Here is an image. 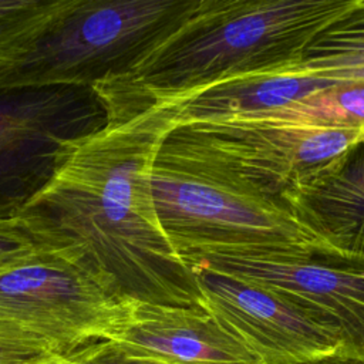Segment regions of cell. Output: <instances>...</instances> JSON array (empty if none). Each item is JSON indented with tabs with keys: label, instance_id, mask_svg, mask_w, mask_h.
Returning <instances> with one entry per match:
<instances>
[{
	"label": "cell",
	"instance_id": "6da1fadb",
	"mask_svg": "<svg viewBox=\"0 0 364 364\" xmlns=\"http://www.w3.org/2000/svg\"><path fill=\"white\" fill-rule=\"evenodd\" d=\"M91 88L105 124L63 145L50 182L16 219L38 247L124 303L205 307L193 270L161 228L151 191L156 151L176 125L173 102L117 81Z\"/></svg>",
	"mask_w": 364,
	"mask_h": 364
},
{
	"label": "cell",
	"instance_id": "7a4b0ae2",
	"mask_svg": "<svg viewBox=\"0 0 364 364\" xmlns=\"http://www.w3.org/2000/svg\"><path fill=\"white\" fill-rule=\"evenodd\" d=\"M354 0H200L144 64L119 78L156 101L294 64Z\"/></svg>",
	"mask_w": 364,
	"mask_h": 364
},
{
	"label": "cell",
	"instance_id": "3957f363",
	"mask_svg": "<svg viewBox=\"0 0 364 364\" xmlns=\"http://www.w3.org/2000/svg\"><path fill=\"white\" fill-rule=\"evenodd\" d=\"M363 138L357 129L193 122L166 132L154 164L287 210L291 195L327 173Z\"/></svg>",
	"mask_w": 364,
	"mask_h": 364
},
{
	"label": "cell",
	"instance_id": "277c9868",
	"mask_svg": "<svg viewBox=\"0 0 364 364\" xmlns=\"http://www.w3.org/2000/svg\"><path fill=\"white\" fill-rule=\"evenodd\" d=\"M199 1L75 0L20 61L0 74V90L92 87L131 77Z\"/></svg>",
	"mask_w": 364,
	"mask_h": 364
},
{
	"label": "cell",
	"instance_id": "5b68a950",
	"mask_svg": "<svg viewBox=\"0 0 364 364\" xmlns=\"http://www.w3.org/2000/svg\"><path fill=\"white\" fill-rule=\"evenodd\" d=\"M158 220L182 260L206 253H304L327 247L287 210L152 164Z\"/></svg>",
	"mask_w": 364,
	"mask_h": 364
},
{
	"label": "cell",
	"instance_id": "8992f818",
	"mask_svg": "<svg viewBox=\"0 0 364 364\" xmlns=\"http://www.w3.org/2000/svg\"><path fill=\"white\" fill-rule=\"evenodd\" d=\"M104 107L91 87L0 90V219H13L51 179L67 141L100 129Z\"/></svg>",
	"mask_w": 364,
	"mask_h": 364
},
{
	"label": "cell",
	"instance_id": "52a82bcc",
	"mask_svg": "<svg viewBox=\"0 0 364 364\" xmlns=\"http://www.w3.org/2000/svg\"><path fill=\"white\" fill-rule=\"evenodd\" d=\"M129 304L41 247L0 272V318L44 338L61 353L108 338Z\"/></svg>",
	"mask_w": 364,
	"mask_h": 364
},
{
	"label": "cell",
	"instance_id": "ba28073f",
	"mask_svg": "<svg viewBox=\"0 0 364 364\" xmlns=\"http://www.w3.org/2000/svg\"><path fill=\"white\" fill-rule=\"evenodd\" d=\"M264 287L333 326L364 358V259L330 247L304 253H206L183 260Z\"/></svg>",
	"mask_w": 364,
	"mask_h": 364
},
{
	"label": "cell",
	"instance_id": "9c48e42d",
	"mask_svg": "<svg viewBox=\"0 0 364 364\" xmlns=\"http://www.w3.org/2000/svg\"><path fill=\"white\" fill-rule=\"evenodd\" d=\"M208 309L263 364H306L347 353L340 333L264 287L203 267H191Z\"/></svg>",
	"mask_w": 364,
	"mask_h": 364
},
{
	"label": "cell",
	"instance_id": "30bf717a",
	"mask_svg": "<svg viewBox=\"0 0 364 364\" xmlns=\"http://www.w3.org/2000/svg\"><path fill=\"white\" fill-rule=\"evenodd\" d=\"M108 340L162 364H263L205 307L131 303Z\"/></svg>",
	"mask_w": 364,
	"mask_h": 364
},
{
	"label": "cell",
	"instance_id": "8fae6325",
	"mask_svg": "<svg viewBox=\"0 0 364 364\" xmlns=\"http://www.w3.org/2000/svg\"><path fill=\"white\" fill-rule=\"evenodd\" d=\"M286 209L324 246L364 259V138L327 173L291 195Z\"/></svg>",
	"mask_w": 364,
	"mask_h": 364
},
{
	"label": "cell",
	"instance_id": "7c38bea8",
	"mask_svg": "<svg viewBox=\"0 0 364 364\" xmlns=\"http://www.w3.org/2000/svg\"><path fill=\"white\" fill-rule=\"evenodd\" d=\"M333 82L310 74L276 70L235 77L169 101L175 105L176 125L252 119L314 94Z\"/></svg>",
	"mask_w": 364,
	"mask_h": 364
},
{
	"label": "cell",
	"instance_id": "4fadbf2b",
	"mask_svg": "<svg viewBox=\"0 0 364 364\" xmlns=\"http://www.w3.org/2000/svg\"><path fill=\"white\" fill-rule=\"evenodd\" d=\"M243 121L364 132V81H334L270 114Z\"/></svg>",
	"mask_w": 364,
	"mask_h": 364
},
{
	"label": "cell",
	"instance_id": "5bb4252c",
	"mask_svg": "<svg viewBox=\"0 0 364 364\" xmlns=\"http://www.w3.org/2000/svg\"><path fill=\"white\" fill-rule=\"evenodd\" d=\"M75 0H0V74L24 57Z\"/></svg>",
	"mask_w": 364,
	"mask_h": 364
},
{
	"label": "cell",
	"instance_id": "9a60e30c",
	"mask_svg": "<svg viewBox=\"0 0 364 364\" xmlns=\"http://www.w3.org/2000/svg\"><path fill=\"white\" fill-rule=\"evenodd\" d=\"M60 354L44 338L0 318V364H44Z\"/></svg>",
	"mask_w": 364,
	"mask_h": 364
},
{
	"label": "cell",
	"instance_id": "2e32d148",
	"mask_svg": "<svg viewBox=\"0 0 364 364\" xmlns=\"http://www.w3.org/2000/svg\"><path fill=\"white\" fill-rule=\"evenodd\" d=\"M44 364H162L138 355L108 338L87 343L64 354L55 355Z\"/></svg>",
	"mask_w": 364,
	"mask_h": 364
},
{
	"label": "cell",
	"instance_id": "e0dca14e",
	"mask_svg": "<svg viewBox=\"0 0 364 364\" xmlns=\"http://www.w3.org/2000/svg\"><path fill=\"white\" fill-rule=\"evenodd\" d=\"M37 249L33 237L16 218L0 219V272L30 257Z\"/></svg>",
	"mask_w": 364,
	"mask_h": 364
},
{
	"label": "cell",
	"instance_id": "ac0fdd59",
	"mask_svg": "<svg viewBox=\"0 0 364 364\" xmlns=\"http://www.w3.org/2000/svg\"><path fill=\"white\" fill-rule=\"evenodd\" d=\"M306 364H364V358L348 354V353H338V354L323 357L320 360H314Z\"/></svg>",
	"mask_w": 364,
	"mask_h": 364
}]
</instances>
